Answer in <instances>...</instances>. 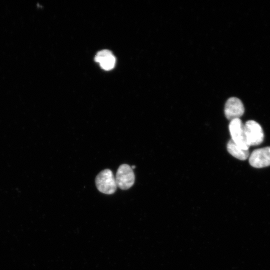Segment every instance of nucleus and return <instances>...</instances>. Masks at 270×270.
<instances>
[{
  "label": "nucleus",
  "instance_id": "5",
  "mask_svg": "<svg viewBox=\"0 0 270 270\" xmlns=\"http://www.w3.org/2000/svg\"><path fill=\"white\" fill-rule=\"evenodd\" d=\"M248 158L250 164L254 168H262L270 166V146L254 150Z\"/></svg>",
  "mask_w": 270,
  "mask_h": 270
},
{
  "label": "nucleus",
  "instance_id": "2",
  "mask_svg": "<svg viewBox=\"0 0 270 270\" xmlns=\"http://www.w3.org/2000/svg\"><path fill=\"white\" fill-rule=\"evenodd\" d=\"M246 142L249 146H258L264 140V134L260 125L254 120H249L244 124Z\"/></svg>",
  "mask_w": 270,
  "mask_h": 270
},
{
  "label": "nucleus",
  "instance_id": "8",
  "mask_svg": "<svg viewBox=\"0 0 270 270\" xmlns=\"http://www.w3.org/2000/svg\"><path fill=\"white\" fill-rule=\"evenodd\" d=\"M227 150L232 156L240 160H246L250 156L248 150L240 148L232 140L228 142Z\"/></svg>",
  "mask_w": 270,
  "mask_h": 270
},
{
  "label": "nucleus",
  "instance_id": "1",
  "mask_svg": "<svg viewBox=\"0 0 270 270\" xmlns=\"http://www.w3.org/2000/svg\"><path fill=\"white\" fill-rule=\"evenodd\" d=\"M96 185L98 190L104 194H114L117 188L115 177L110 169L101 171L96 176Z\"/></svg>",
  "mask_w": 270,
  "mask_h": 270
},
{
  "label": "nucleus",
  "instance_id": "6",
  "mask_svg": "<svg viewBox=\"0 0 270 270\" xmlns=\"http://www.w3.org/2000/svg\"><path fill=\"white\" fill-rule=\"evenodd\" d=\"M244 112V106L239 98L232 97L227 100L224 106V114L228 120L240 118Z\"/></svg>",
  "mask_w": 270,
  "mask_h": 270
},
{
  "label": "nucleus",
  "instance_id": "4",
  "mask_svg": "<svg viewBox=\"0 0 270 270\" xmlns=\"http://www.w3.org/2000/svg\"><path fill=\"white\" fill-rule=\"evenodd\" d=\"M229 130L232 140L240 148L248 150L250 146L247 144L244 132V124L240 118L230 120L229 124Z\"/></svg>",
  "mask_w": 270,
  "mask_h": 270
},
{
  "label": "nucleus",
  "instance_id": "9",
  "mask_svg": "<svg viewBox=\"0 0 270 270\" xmlns=\"http://www.w3.org/2000/svg\"><path fill=\"white\" fill-rule=\"evenodd\" d=\"M135 167H136L135 166H132L131 168H132H132H134Z\"/></svg>",
  "mask_w": 270,
  "mask_h": 270
},
{
  "label": "nucleus",
  "instance_id": "3",
  "mask_svg": "<svg viewBox=\"0 0 270 270\" xmlns=\"http://www.w3.org/2000/svg\"><path fill=\"white\" fill-rule=\"evenodd\" d=\"M116 186L123 190L132 187L135 180V176L132 168L127 164H122L118 168L115 177Z\"/></svg>",
  "mask_w": 270,
  "mask_h": 270
},
{
  "label": "nucleus",
  "instance_id": "7",
  "mask_svg": "<svg viewBox=\"0 0 270 270\" xmlns=\"http://www.w3.org/2000/svg\"><path fill=\"white\" fill-rule=\"evenodd\" d=\"M94 60L100 64L102 69L110 70L114 68L116 59L110 50H104L97 53Z\"/></svg>",
  "mask_w": 270,
  "mask_h": 270
}]
</instances>
